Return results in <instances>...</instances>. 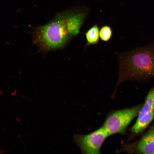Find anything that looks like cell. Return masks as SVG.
<instances>
[{
    "instance_id": "obj_4",
    "label": "cell",
    "mask_w": 154,
    "mask_h": 154,
    "mask_svg": "<svg viewBox=\"0 0 154 154\" xmlns=\"http://www.w3.org/2000/svg\"><path fill=\"white\" fill-rule=\"evenodd\" d=\"M108 136L102 126L87 134H75L73 136V140L82 153L100 154L101 146Z\"/></svg>"
},
{
    "instance_id": "obj_1",
    "label": "cell",
    "mask_w": 154,
    "mask_h": 154,
    "mask_svg": "<svg viewBox=\"0 0 154 154\" xmlns=\"http://www.w3.org/2000/svg\"><path fill=\"white\" fill-rule=\"evenodd\" d=\"M119 61L118 86L129 80L145 83L154 78V42L121 52H116Z\"/></svg>"
},
{
    "instance_id": "obj_7",
    "label": "cell",
    "mask_w": 154,
    "mask_h": 154,
    "mask_svg": "<svg viewBox=\"0 0 154 154\" xmlns=\"http://www.w3.org/2000/svg\"><path fill=\"white\" fill-rule=\"evenodd\" d=\"M100 29L97 24H94L85 33L87 45L97 44L99 40Z\"/></svg>"
},
{
    "instance_id": "obj_6",
    "label": "cell",
    "mask_w": 154,
    "mask_h": 154,
    "mask_svg": "<svg viewBox=\"0 0 154 154\" xmlns=\"http://www.w3.org/2000/svg\"><path fill=\"white\" fill-rule=\"evenodd\" d=\"M137 148L140 153L154 154V125L140 139Z\"/></svg>"
},
{
    "instance_id": "obj_5",
    "label": "cell",
    "mask_w": 154,
    "mask_h": 154,
    "mask_svg": "<svg viewBox=\"0 0 154 154\" xmlns=\"http://www.w3.org/2000/svg\"><path fill=\"white\" fill-rule=\"evenodd\" d=\"M135 123L131 128L132 131L138 133L142 131L154 119V86L149 91L137 116Z\"/></svg>"
},
{
    "instance_id": "obj_3",
    "label": "cell",
    "mask_w": 154,
    "mask_h": 154,
    "mask_svg": "<svg viewBox=\"0 0 154 154\" xmlns=\"http://www.w3.org/2000/svg\"><path fill=\"white\" fill-rule=\"evenodd\" d=\"M142 106L139 105L109 113L102 126L108 136L123 133L131 121L138 116Z\"/></svg>"
},
{
    "instance_id": "obj_2",
    "label": "cell",
    "mask_w": 154,
    "mask_h": 154,
    "mask_svg": "<svg viewBox=\"0 0 154 154\" xmlns=\"http://www.w3.org/2000/svg\"><path fill=\"white\" fill-rule=\"evenodd\" d=\"M68 10L58 14L48 23L37 27L35 40L46 49L60 48L72 37L68 21Z\"/></svg>"
},
{
    "instance_id": "obj_8",
    "label": "cell",
    "mask_w": 154,
    "mask_h": 154,
    "mask_svg": "<svg viewBox=\"0 0 154 154\" xmlns=\"http://www.w3.org/2000/svg\"><path fill=\"white\" fill-rule=\"evenodd\" d=\"M112 31L111 27L108 25H104L101 27L99 31L100 37L101 40L107 42L111 38Z\"/></svg>"
}]
</instances>
